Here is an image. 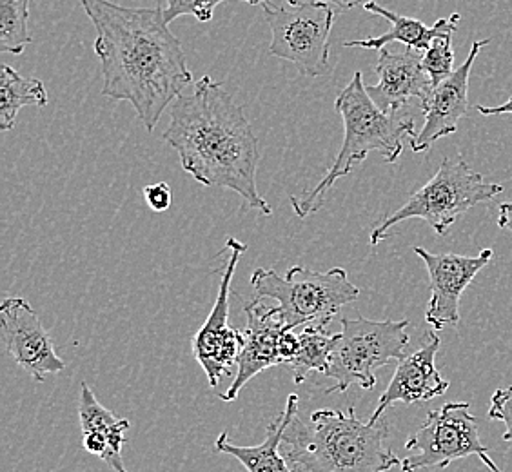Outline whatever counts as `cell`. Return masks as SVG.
I'll return each mask as SVG.
<instances>
[{
    "label": "cell",
    "mask_w": 512,
    "mask_h": 472,
    "mask_svg": "<svg viewBox=\"0 0 512 472\" xmlns=\"http://www.w3.org/2000/svg\"><path fill=\"white\" fill-rule=\"evenodd\" d=\"M391 425L360 422L355 407L320 409L311 425L291 418L284 433L286 460L295 472H387L402 460L387 445Z\"/></svg>",
    "instance_id": "cell-3"
},
{
    "label": "cell",
    "mask_w": 512,
    "mask_h": 472,
    "mask_svg": "<svg viewBox=\"0 0 512 472\" xmlns=\"http://www.w3.org/2000/svg\"><path fill=\"white\" fill-rule=\"evenodd\" d=\"M48 104V91L39 79H26L19 71L4 64L0 69V129L8 131L22 108H44Z\"/></svg>",
    "instance_id": "cell-20"
},
{
    "label": "cell",
    "mask_w": 512,
    "mask_h": 472,
    "mask_svg": "<svg viewBox=\"0 0 512 472\" xmlns=\"http://www.w3.org/2000/svg\"><path fill=\"white\" fill-rule=\"evenodd\" d=\"M342 331L331 354V365L325 376L335 385L325 394L345 393L353 385L365 391L376 385V369L400 362L409 345V320H369V318H342Z\"/></svg>",
    "instance_id": "cell-7"
},
{
    "label": "cell",
    "mask_w": 512,
    "mask_h": 472,
    "mask_svg": "<svg viewBox=\"0 0 512 472\" xmlns=\"http://www.w3.org/2000/svg\"><path fill=\"white\" fill-rule=\"evenodd\" d=\"M0 333L13 362L30 374L35 382L66 369L50 333L39 315L24 298H6L0 305Z\"/></svg>",
    "instance_id": "cell-11"
},
{
    "label": "cell",
    "mask_w": 512,
    "mask_h": 472,
    "mask_svg": "<svg viewBox=\"0 0 512 472\" xmlns=\"http://www.w3.org/2000/svg\"><path fill=\"white\" fill-rule=\"evenodd\" d=\"M491 44V39L474 40L469 57L462 66L454 69L453 75L438 86H434L429 99L422 104L424 128L411 138L414 153H427L434 142L449 137L458 131V122L467 115L469 109V77L474 60L480 51Z\"/></svg>",
    "instance_id": "cell-14"
},
{
    "label": "cell",
    "mask_w": 512,
    "mask_h": 472,
    "mask_svg": "<svg viewBox=\"0 0 512 472\" xmlns=\"http://www.w3.org/2000/svg\"><path fill=\"white\" fill-rule=\"evenodd\" d=\"M246 318V329L242 331L244 344L237 360V376L229 391L220 394L224 402H235L240 391L256 374L275 365H284L280 356V340L291 329H287L278 305L271 307L262 298H255L246 305Z\"/></svg>",
    "instance_id": "cell-13"
},
{
    "label": "cell",
    "mask_w": 512,
    "mask_h": 472,
    "mask_svg": "<svg viewBox=\"0 0 512 472\" xmlns=\"http://www.w3.org/2000/svg\"><path fill=\"white\" fill-rule=\"evenodd\" d=\"M95 30L102 95L129 102L148 131L182 95L193 75L164 10L126 8L109 0H80Z\"/></svg>",
    "instance_id": "cell-1"
},
{
    "label": "cell",
    "mask_w": 512,
    "mask_h": 472,
    "mask_svg": "<svg viewBox=\"0 0 512 472\" xmlns=\"http://www.w3.org/2000/svg\"><path fill=\"white\" fill-rule=\"evenodd\" d=\"M302 4L325 6V8H331L335 13H345V11H351L360 4L364 6V0H302Z\"/></svg>",
    "instance_id": "cell-27"
},
{
    "label": "cell",
    "mask_w": 512,
    "mask_h": 472,
    "mask_svg": "<svg viewBox=\"0 0 512 472\" xmlns=\"http://www.w3.org/2000/svg\"><path fill=\"white\" fill-rule=\"evenodd\" d=\"M405 449L409 456L400 463L402 472L447 469L469 456L480 458L491 472H502L480 440L478 422L467 402H449L431 411L424 425L405 442Z\"/></svg>",
    "instance_id": "cell-8"
},
{
    "label": "cell",
    "mask_w": 512,
    "mask_h": 472,
    "mask_svg": "<svg viewBox=\"0 0 512 472\" xmlns=\"http://www.w3.org/2000/svg\"><path fill=\"white\" fill-rule=\"evenodd\" d=\"M82 443L88 453L99 456L115 472H128L122 462V447L126 443L128 420H120L97 400L86 382L80 384L79 398Z\"/></svg>",
    "instance_id": "cell-17"
},
{
    "label": "cell",
    "mask_w": 512,
    "mask_h": 472,
    "mask_svg": "<svg viewBox=\"0 0 512 472\" xmlns=\"http://www.w3.org/2000/svg\"><path fill=\"white\" fill-rule=\"evenodd\" d=\"M226 249L229 251V258L222 269L217 300L206 322L191 342L193 354L200 367L204 369L211 387H217L220 380L229 373V369L237 365L238 354L244 344L242 333L229 327V302L235 269L240 256L246 253L247 246L237 238H227Z\"/></svg>",
    "instance_id": "cell-10"
},
{
    "label": "cell",
    "mask_w": 512,
    "mask_h": 472,
    "mask_svg": "<svg viewBox=\"0 0 512 472\" xmlns=\"http://www.w3.org/2000/svg\"><path fill=\"white\" fill-rule=\"evenodd\" d=\"M298 413V396H287L286 409L276 416V420L267 427L266 440L256 447H244L231 442L227 433H222L215 442L218 453L229 454L242 463L249 472H295L289 467L286 456L280 454V445L284 443V433L291 418Z\"/></svg>",
    "instance_id": "cell-19"
},
{
    "label": "cell",
    "mask_w": 512,
    "mask_h": 472,
    "mask_svg": "<svg viewBox=\"0 0 512 472\" xmlns=\"http://www.w3.org/2000/svg\"><path fill=\"white\" fill-rule=\"evenodd\" d=\"M222 2H231V0H166L164 19L169 24L182 15H191L198 22H209L213 19V11ZM238 2H247L253 6L264 4V0H238Z\"/></svg>",
    "instance_id": "cell-24"
},
{
    "label": "cell",
    "mask_w": 512,
    "mask_h": 472,
    "mask_svg": "<svg viewBox=\"0 0 512 472\" xmlns=\"http://www.w3.org/2000/svg\"><path fill=\"white\" fill-rule=\"evenodd\" d=\"M266 2V0H264ZM289 4H302V0H286Z\"/></svg>",
    "instance_id": "cell-31"
},
{
    "label": "cell",
    "mask_w": 512,
    "mask_h": 472,
    "mask_svg": "<svg viewBox=\"0 0 512 472\" xmlns=\"http://www.w3.org/2000/svg\"><path fill=\"white\" fill-rule=\"evenodd\" d=\"M500 217H498V227L507 229L512 233V202H503L500 204Z\"/></svg>",
    "instance_id": "cell-29"
},
{
    "label": "cell",
    "mask_w": 512,
    "mask_h": 472,
    "mask_svg": "<svg viewBox=\"0 0 512 472\" xmlns=\"http://www.w3.org/2000/svg\"><path fill=\"white\" fill-rule=\"evenodd\" d=\"M164 140L197 182L231 189L251 209L273 213L256 187L260 149L255 131L244 109L211 77H202L189 95L175 100Z\"/></svg>",
    "instance_id": "cell-2"
},
{
    "label": "cell",
    "mask_w": 512,
    "mask_h": 472,
    "mask_svg": "<svg viewBox=\"0 0 512 472\" xmlns=\"http://www.w3.org/2000/svg\"><path fill=\"white\" fill-rule=\"evenodd\" d=\"M262 8L271 28V55L291 62L306 77L329 73L335 11L315 4L273 6L269 0Z\"/></svg>",
    "instance_id": "cell-9"
},
{
    "label": "cell",
    "mask_w": 512,
    "mask_h": 472,
    "mask_svg": "<svg viewBox=\"0 0 512 472\" xmlns=\"http://www.w3.org/2000/svg\"><path fill=\"white\" fill-rule=\"evenodd\" d=\"M453 35L454 33H445L436 37L429 50L424 53L422 64L427 75L431 77L433 86H438L454 73Z\"/></svg>",
    "instance_id": "cell-23"
},
{
    "label": "cell",
    "mask_w": 512,
    "mask_h": 472,
    "mask_svg": "<svg viewBox=\"0 0 512 472\" xmlns=\"http://www.w3.org/2000/svg\"><path fill=\"white\" fill-rule=\"evenodd\" d=\"M338 338L340 333L329 335L327 327L320 325H306L302 329V333L298 335V353L286 364L293 373L296 385L304 384L311 373L327 374L331 365V354L335 351Z\"/></svg>",
    "instance_id": "cell-21"
},
{
    "label": "cell",
    "mask_w": 512,
    "mask_h": 472,
    "mask_svg": "<svg viewBox=\"0 0 512 472\" xmlns=\"http://www.w3.org/2000/svg\"><path fill=\"white\" fill-rule=\"evenodd\" d=\"M298 347H300L298 335H295L293 331H286L284 336H282V340H280V356L284 360V365L295 358L296 353H298Z\"/></svg>",
    "instance_id": "cell-28"
},
{
    "label": "cell",
    "mask_w": 512,
    "mask_h": 472,
    "mask_svg": "<svg viewBox=\"0 0 512 472\" xmlns=\"http://www.w3.org/2000/svg\"><path fill=\"white\" fill-rule=\"evenodd\" d=\"M414 253L424 260L431 280V300L425 322L434 329L460 322V298L473 284L476 275L493 260V249H483L476 256L433 255L424 247H414Z\"/></svg>",
    "instance_id": "cell-12"
},
{
    "label": "cell",
    "mask_w": 512,
    "mask_h": 472,
    "mask_svg": "<svg viewBox=\"0 0 512 472\" xmlns=\"http://www.w3.org/2000/svg\"><path fill=\"white\" fill-rule=\"evenodd\" d=\"M502 191V184L487 182L483 175L469 168L463 158H444L436 175L422 189L413 193L393 215L373 227L369 242L371 246H378L391 227L409 218L425 220L433 227L436 235H447L456 218L462 217L474 206L500 195Z\"/></svg>",
    "instance_id": "cell-6"
},
{
    "label": "cell",
    "mask_w": 512,
    "mask_h": 472,
    "mask_svg": "<svg viewBox=\"0 0 512 472\" xmlns=\"http://www.w3.org/2000/svg\"><path fill=\"white\" fill-rule=\"evenodd\" d=\"M256 298H271L278 304L287 329L320 325L327 327L336 313L358 300L360 289L349 282L342 267L318 273L295 266L280 276L271 269H256L251 276Z\"/></svg>",
    "instance_id": "cell-5"
},
{
    "label": "cell",
    "mask_w": 512,
    "mask_h": 472,
    "mask_svg": "<svg viewBox=\"0 0 512 472\" xmlns=\"http://www.w3.org/2000/svg\"><path fill=\"white\" fill-rule=\"evenodd\" d=\"M144 198L155 213H164L171 207L173 191L166 182H158V184L144 187Z\"/></svg>",
    "instance_id": "cell-26"
},
{
    "label": "cell",
    "mask_w": 512,
    "mask_h": 472,
    "mask_svg": "<svg viewBox=\"0 0 512 472\" xmlns=\"http://www.w3.org/2000/svg\"><path fill=\"white\" fill-rule=\"evenodd\" d=\"M364 10L373 13V15L384 17L391 24V30L384 33V35H380V37L344 42V48L382 51L391 42H402V44H405V48L425 53L436 37L445 35V33H454L458 30V22H460V13H453L449 19L436 20L434 26L429 28V26H425L422 20L411 19V17L400 15V13H394V11L380 6L375 0L365 2Z\"/></svg>",
    "instance_id": "cell-18"
},
{
    "label": "cell",
    "mask_w": 512,
    "mask_h": 472,
    "mask_svg": "<svg viewBox=\"0 0 512 472\" xmlns=\"http://www.w3.org/2000/svg\"><path fill=\"white\" fill-rule=\"evenodd\" d=\"M30 0H0V50L20 55L31 44Z\"/></svg>",
    "instance_id": "cell-22"
},
{
    "label": "cell",
    "mask_w": 512,
    "mask_h": 472,
    "mask_svg": "<svg viewBox=\"0 0 512 472\" xmlns=\"http://www.w3.org/2000/svg\"><path fill=\"white\" fill-rule=\"evenodd\" d=\"M335 109L344 120V144L335 164L316 184L315 189L291 197V206L300 218L318 213L329 189L340 178L347 177L356 164L364 162L369 153L376 151L385 158V162L393 164L404 151V138L416 135L413 118L380 111L369 97L360 71H356L353 80L340 91Z\"/></svg>",
    "instance_id": "cell-4"
},
{
    "label": "cell",
    "mask_w": 512,
    "mask_h": 472,
    "mask_svg": "<svg viewBox=\"0 0 512 472\" xmlns=\"http://www.w3.org/2000/svg\"><path fill=\"white\" fill-rule=\"evenodd\" d=\"M422 60L424 53L411 48L402 53L380 51L375 68L378 84L365 86L380 111L396 115L413 99L420 100V106L429 99L434 86Z\"/></svg>",
    "instance_id": "cell-16"
},
{
    "label": "cell",
    "mask_w": 512,
    "mask_h": 472,
    "mask_svg": "<svg viewBox=\"0 0 512 472\" xmlns=\"http://www.w3.org/2000/svg\"><path fill=\"white\" fill-rule=\"evenodd\" d=\"M476 109H478V113H482V115H505V113H511L512 115V97L507 100L505 104H502V106H498V108H485L482 104H478Z\"/></svg>",
    "instance_id": "cell-30"
},
{
    "label": "cell",
    "mask_w": 512,
    "mask_h": 472,
    "mask_svg": "<svg viewBox=\"0 0 512 472\" xmlns=\"http://www.w3.org/2000/svg\"><path fill=\"white\" fill-rule=\"evenodd\" d=\"M489 418L505 423L503 442L512 443V385L498 389L491 398Z\"/></svg>",
    "instance_id": "cell-25"
},
{
    "label": "cell",
    "mask_w": 512,
    "mask_h": 472,
    "mask_svg": "<svg viewBox=\"0 0 512 472\" xmlns=\"http://www.w3.org/2000/svg\"><path fill=\"white\" fill-rule=\"evenodd\" d=\"M442 340L434 333H427L425 342L413 354H405L394 371L391 382L380 396L375 413L371 414V425L384 418V413L396 404H422L447 393L449 382L442 378L436 367V354Z\"/></svg>",
    "instance_id": "cell-15"
}]
</instances>
